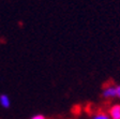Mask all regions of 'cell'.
Here are the masks:
<instances>
[{"mask_svg":"<svg viewBox=\"0 0 120 119\" xmlns=\"http://www.w3.org/2000/svg\"><path fill=\"white\" fill-rule=\"evenodd\" d=\"M102 97L106 100H110L114 98H117L116 94V86L115 85H106L102 90Z\"/></svg>","mask_w":120,"mask_h":119,"instance_id":"obj_1","label":"cell"},{"mask_svg":"<svg viewBox=\"0 0 120 119\" xmlns=\"http://www.w3.org/2000/svg\"><path fill=\"white\" fill-rule=\"evenodd\" d=\"M110 119H120V104H114L108 109Z\"/></svg>","mask_w":120,"mask_h":119,"instance_id":"obj_2","label":"cell"},{"mask_svg":"<svg viewBox=\"0 0 120 119\" xmlns=\"http://www.w3.org/2000/svg\"><path fill=\"white\" fill-rule=\"evenodd\" d=\"M0 106L3 108L8 109L11 107V99L7 93H1L0 94Z\"/></svg>","mask_w":120,"mask_h":119,"instance_id":"obj_3","label":"cell"},{"mask_svg":"<svg viewBox=\"0 0 120 119\" xmlns=\"http://www.w3.org/2000/svg\"><path fill=\"white\" fill-rule=\"evenodd\" d=\"M91 119H110V117H109V115H108V113L98 112L93 115Z\"/></svg>","mask_w":120,"mask_h":119,"instance_id":"obj_4","label":"cell"},{"mask_svg":"<svg viewBox=\"0 0 120 119\" xmlns=\"http://www.w3.org/2000/svg\"><path fill=\"white\" fill-rule=\"evenodd\" d=\"M30 119H46V117H45L43 114H35V115H33Z\"/></svg>","mask_w":120,"mask_h":119,"instance_id":"obj_5","label":"cell"},{"mask_svg":"<svg viewBox=\"0 0 120 119\" xmlns=\"http://www.w3.org/2000/svg\"><path fill=\"white\" fill-rule=\"evenodd\" d=\"M116 94H117V98L120 99V85L116 86Z\"/></svg>","mask_w":120,"mask_h":119,"instance_id":"obj_6","label":"cell"}]
</instances>
